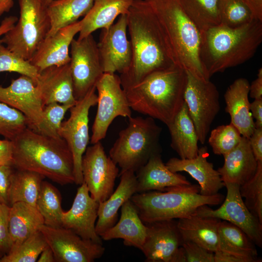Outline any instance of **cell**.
I'll return each mask as SVG.
<instances>
[{
  "label": "cell",
  "mask_w": 262,
  "mask_h": 262,
  "mask_svg": "<svg viewBox=\"0 0 262 262\" xmlns=\"http://www.w3.org/2000/svg\"><path fill=\"white\" fill-rule=\"evenodd\" d=\"M96 92L94 86L84 97L77 100L69 109V117L62 122L59 131L60 136L66 141L72 155L74 183L77 185H80L83 182L82 162L90 139L89 111L97 103Z\"/></svg>",
  "instance_id": "10"
},
{
  "label": "cell",
  "mask_w": 262,
  "mask_h": 262,
  "mask_svg": "<svg viewBox=\"0 0 262 262\" xmlns=\"http://www.w3.org/2000/svg\"><path fill=\"white\" fill-rule=\"evenodd\" d=\"M35 83L44 107L51 103L74 105L77 102L69 63L38 72Z\"/></svg>",
  "instance_id": "22"
},
{
  "label": "cell",
  "mask_w": 262,
  "mask_h": 262,
  "mask_svg": "<svg viewBox=\"0 0 262 262\" xmlns=\"http://www.w3.org/2000/svg\"><path fill=\"white\" fill-rule=\"evenodd\" d=\"M135 173L138 193L164 191L170 187L191 184L185 176L169 170L163 162L161 154L152 156Z\"/></svg>",
  "instance_id": "26"
},
{
  "label": "cell",
  "mask_w": 262,
  "mask_h": 262,
  "mask_svg": "<svg viewBox=\"0 0 262 262\" xmlns=\"http://www.w3.org/2000/svg\"><path fill=\"white\" fill-rule=\"evenodd\" d=\"M12 142L4 139H0V165L12 164Z\"/></svg>",
  "instance_id": "48"
},
{
  "label": "cell",
  "mask_w": 262,
  "mask_h": 262,
  "mask_svg": "<svg viewBox=\"0 0 262 262\" xmlns=\"http://www.w3.org/2000/svg\"><path fill=\"white\" fill-rule=\"evenodd\" d=\"M134 0H94L88 13L80 20L78 38L86 37L99 29H107L115 19L126 15Z\"/></svg>",
  "instance_id": "29"
},
{
  "label": "cell",
  "mask_w": 262,
  "mask_h": 262,
  "mask_svg": "<svg viewBox=\"0 0 262 262\" xmlns=\"http://www.w3.org/2000/svg\"><path fill=\"white\" fill-rule=\"evenodd\" d=\"M12 142L14 168L36 172L62 185L74 183L72 155L63 138L28 127Z\"/></svg>",
  "instance_id": "2"
},
{
  "label": "cell",
  "mask_w": 262,
  "mask_h": 262,
  "mask_svg": "<svg viewBox=\"0 0 262 262\" xmlns=\"http://www.w3.org/2000/svg\"><path fill=\"white\" fill-rule=\"evenodd\" d=\"M37 262H54L55 258L53 252L48 245L41 253Z\"/></svg>",
  "instance_id": "54"
},
{
  "label": "cell",
  "mask_w": 262,
  "mask_h": 262,
  "mask_svg": "<svg viewBox=\"0 0 262 262\" xmlns=\"http://www.w3.org/2000/svg\"><path fill=\"white\" fill-rule=\"evenodd\" d=\"M45 177L34 172L14 170L8 192V204L23 202L36 207L42 182Z\"/></svg>",
  "instance_id": "34"
},
{
  "label": "cell",
  "mask_w": 262,
  "mask_h": 262,
  "mask_svg": "<svg viewBox=\"0 0 262 262\" xmlns=\"http://www.w3.org/2000/svg\"><path fill=\"white\" fill-rule=\"evenodd\" d=\"M81 28V21L78 20L47 36L40 44L30 61L31 63L38 72L48 67L69 64L70 45Z\"/></svg>",
  "instance_id": "20"
},
{
  "label": "cell",
  "mask_w": 262,
  "mask_h": 262,
  "mask_svg": "<svg viewBox=\"0 0 262 262\" xmlns=\"http://www.w3.org/2000/svg\"><path fill=\"white\" fill-rule=\"evenodd\" d=\"M223 157L224 164L217 171L224 184L240 186L251 179L257 171L258 162L248 138L242 136L239 144Z\"/></svg>",
  "instance_id": "24"
},
{
  "label": "cell",
  "mask_w": 262,
  "mask_h": 262,
  "mask_svg": "<svg viewBox=\"0 0 262 262\" xmlns=\"http://www.w3.org/2000/svg\"><path fill=\"white\" fill-rule=\"evenodd\" d=\"M218 250L243 259L245 262H260L255 244L241 229L221 220L218 226Z\"/></svg>",
  "instance_id": "32"
},
{
  "label": "cell",
  "mask_w": 262,
  "mask_h": 262,
  "mask_svg": "<svg viewBox=\"0 0 262 262\" xmlns=\"http://www.w3.org/2000/svg\"><path fill=\"white\" fill-rule=\"evenodd\" d=\"M94 0H56L47 6L50 21L47 35L54 34L60 29L78 21L84 16L93 6Z\"/></svg>",
  "instance_id": "33"
},
{
  "label": "cell",
  "mask_w": 262,
  "mask_h": 262,
  "mask_svg": "<svg viewBox=\"0 0 262 262\" xmlns=\"http://www.w3.org/2000/svg\"><path fill=\"white\" fill-rule=\"evenodd\" d=\"M157 20L174 64L196 76L210 80L199 58L200 33L178 0H146Z\"/></svg>",
  "instance_id": "5"
},
{
  "label": "cell",
  "mask_w": 262,
  "mask_h": 262,
  "mask_svg": "<svg viewBox=\"0 0 262 262\" xmlns=\"http://www.w3.org/2000/svg\"><path fill=\"white\" fill-rule=\"evenodd\" d=\"M82 170L91 196L98 203L108 199L114 191L119 171L106 155L100 141L87 147L82 156Z\"/></svg>",
  "instance_id": "12"
},
{
  "label": "cell",
  "mask_w": 262,
  "mask_h": 262,
  "mask_svg": "<svg viewBox=\"0 0 262 262\" xmlns=\"http://www.w3.org/2000/svg\"><path fill=\"white\" fill-rule=\"evenodd\" d=\"M249 94L251 98H262V68H259L257 78L249 85Z\"/></svg>",
  "instance_id": "50"
},
{
  "label": "cell",
  "mask_w": 262,
  "mask_h": 262,
  "mask_svg": "<svg viewBox=\"0 0 262 262\" xmlns=\"http://www.w3.org/2000/svg\"><path fill=\"white\" fill-rule=\"evenodd\" d=\"M248 80L241 78L235 80L224 94L225 111L230 117L231 123L241 135L249 138L255 130L254 119L250 111Z\"/></svg>",
  "instance_id": "23"
},
{
  "label": "cell",
  "mask_w": 262,
  "mask_h": 262,
  "mask_svg": "<svg viewBox=\"0 0 262 262\" xmlns=\"http://www.w3.org/2000/svg\"><path fill=\"white\" fill-rule=\"evenodd\" d=\"M250 111L253 118L256 120L255 128L262 129V98L255 99L250 103Z\"/></svg>",
  "instance_id": "49"
},
{
  "label": "cell",
  "mask_w": 262,
  "mask_h": 262,
  "mask_svg": "<svg viewBox=\"0 0 262 262\" xmlns=\"http://www.w3.org/2000/svg\"><path fill=\"white\" fill-rule=\"evenodd\" d=\"M226 196L221 206L215 210L204 205L193 214L202 217H214L236 226L248 236L257 246L262 247V224L246 206L239 192V185L227 183Z\"/></svg>",
  "instance_id": "15"
},
{
  "label": "cell",
  "mask_w": 262,
  "mask_h": 262,
  "mask_svg": "<svg viewBox=\"0 0 262 262\" xmlns=\"http://www.w3.org/2000/svg\"><path fill=\"white\" fill-rule=\"evenodd\" d=\"M98 204L91 196L83 182L77 189L70 209L63 212V227L72 230L83 239L103 244L95 228Z\"/></svg>",
  "instance_id": "19"
},
{
  "label": "cell",
  "mask_w": 262,
  "mask_h": 262,
  "mask_svg": "<svg viewBox=\"0 0 262 262\" xmlns=\"http://www.w3.org/2000/svg\"><path fill=\"white\" fill-rule=\"evenodd\" d=\"M18 20L16 16H10L5 17L0 24V37L10 31Z\"/></svg>",
  "instance_id": "53"
},
{
  "label": "cell",
  "mask_w": 262,
  "mask_h": 262,
  "mask_svg": "<svg viewBox=\"0 0 262 262\" xmlns=\"http://www.w3.org/2000/svg\"><path fill=\"white\" fill-rule=\"evenodd\" d=\"M214 262H245L241 258L219 250L214 252Z\"/></svg>",
  "instance_id": "52"
},
{
  "label": "cell",
  "mask_w": 262,
  "mask_h": 262,
  "mask_svg": "<svg viewBox=\"0 0 262 262\" xmlns=\"http://www.w3.org/2000/svg\"><path fill=\"white\" fill-rule=\"evenodd\" d=\"M13 0H0V16L8 12L14 6Z\"/></svg>",
  "instance_id": "55"
},
{
  "label": "cell",
  "mask_w": 262,
  "mask_h": 262,
  "mask_svg": "<svg viewBox=\"0 0 262 262\" xmlns=\"http://www.w3.org/2000/svg\"><path fill=\"white\" fill-rule=\"evenodd\" d=\"M200 33L220 24L219 0H178Z\"/></svg>",
  "instance_id": "35"
},
{
  "label": "cell",
  "mask_w": 262,
  "mask_h": 262,
  "mask_svg": "<svg viewBox=\"0 0 262 262\" xmlns=\"http://www.w3.org/2000/svg\"><path fill=\"white\" fill-rule=\"evenodd\" d=\"M48 246L39 229L19 245L12 247L0 259V262H35Z\"/></svg>",
  "instance_id": "37"
},
{
  "label": "cell",
  "mask_w": 262,
  "mask_h": 262,
  "mask_svg": "<svg viewBox=\"0 0 262 262\" xmlns=\"http://www.w3.org/2000/svg\"><path fill=\"white\" fill-rule=\"evenodd\" d=\"M220 220L216 218L194 214L179 219L177 226L182 242H192L215 252L218 249V226Z\"/></svg>",
  "instance_id": "28"
},
{
  "label": "cell",
  "mask_w": 262,
  "mask_h": 262,
  "mask_svg": "<svg viewBox=\"0 0 262 262\" xmlns=\"http://www.w3.org/2000/svg\"><path fill=\"white\" fill-rule=\"evenodd\" d=\"M10 206L0 202V254L3 256L10 248L9 217Z\"/></svg>",
  "instance_id": "45"
},
{
  "label": "cell",
  "mask_w": 262,
  "mask_h": 262,
  "mask_svg": "<svg viewBox=\"0 0 262 262\" xmlns=\"http://www.w3.org/2000/svg\"><path fill=\"white\" fill-rule=\"evenodd\" d=\"M199 192V185L191 184L170 187L164 191L137 193L130 200L143 222L147 224L187 217L200 206L218 205L225 198L219 193L207 196L201 195Z\"/></svg>",
  "instance_id": "6"
},
{
  "label": "cell",
  "mask_w": 262,
  "mask_h": 262,
  "mask_svg": "<svg viewBox=\"0 0 262 262\" xmlns=\"http://www.w3.org/2000/svg\"><path fill=\"white\" fill-rule=\"evenodd\" d=\"M120 210L119 220L100 237L104 241L122 239L125 246L141 250L147 235L146 225L142 221L130 199L123 204Z\"/></svg>",
  "instance_id": "27"
},
{
  "label": "cell",
  "mask_w": 262,
  "mask_h": 262,
  "mask_svg": "<svg viewBox=\"0 0 262 262\" xmlns=\"http://www.w3.org/2000/svg\"><path fill=\"white\" fill-rule=\"evenodd\" d=\"M126 15L107 29H101L97 43L103 73H125L129 68L132 58L131 45L127 35Z\"/></svg>",
  "instance_id": "16"
},
{
  "label": "cell",
  "mask_w": 262,
  "mask_h": 262,
  "mask_svg": "<svg viewBox=\"0 0 262 262\" xmlns=\"http://www.w3.org/2000/svg\"><path fill=\"white\" fill-rule=\"evenodd\" d=\"M242 136L231 123L216 127L210 133L208 143L215 155L223 156L234 148Z\"/></svg>",
  "instance_id": "40"
},
{
  "label": "cell",
  "mask_w": 262,
  "mask_h": 262,
  "mask_svg": "<svg viewBox=\"0 0 262 262\" xmlns=\"http://www.w3.org/2000/svg\"><path fill=\"white\" fill-rule=\"evenodd\" d=\"M147 235L141 249L147 262H176L182 240L174 219L145 224Z\"/></svg>",
  "instance_id": "18"
},
{
  "label": "cell",
  "mask_w": 262,
  "mask_h": 262,
  "mask_svg": "<svg viewBox=\"0 0 262 262\" xmlns=\"http://www.w3.org/2000/svg\"><path fill=\"white\" fill-rule=\"evenodd\" d=\"M95 87L98 108L92 128L90 139L92 144L105 137L110 125L116 117L131 116V109L119 76L115 73H104Z\"/></svg>",
  "instance_id": "9"
},
{
  "label": "cell",
  "mask_w": 262,
  "mask_h": 262,
  "mask_svg": "<svg viewBox=\"0 0 262 262\" xmlns=\"http://www.w3.org/2000/svg\"><path fill=\"white\" fill-rule=\"evenodd\" d=\"M43 4L46 6H47L48 5H49L50 3H51L52 1H55L56 0H42Z\"/></svg>",
  "instance_id": "56"
},
{
  "label": "cell",
  "mask_w": 262,
  "mask_h": 262,
  "mask_svg": "<svg viewBox=\"0 0 262 262\" xmlns=\"http://www.w3.org/2000/svg\"><path fill=\"white\" fill-rule=\"evenodd\" d=\"M184 101L195 126L199 142L205 143L211 125L219 112V94L215 84L186 71Z\"/></svg>",
  "instance_id": "11"
},
{
  "label": "cell",
  "mask_w": 262,
  "mask_h": 262,
  "mask_svg": "<svg viewBox=\"0 0 262 262\" xmlns=\"http://www.w3.org/2000/svg\"><path fill=\"white\" fill-rule=\"evenodd\" d=\"M73 106L59 103H51L45 106L43 120L35 131L49 137L61 138L59 131L62 122L66 112Z\"/></svg>",
  "instance_id": "42"
},
{
  "label": "cell",
  "mask_w": 262,
  "mask_h": 262,
  "mask_svg": "<svg viewBox=\"0 0 262 262\" xmlns=\"http://www.w3.org/2000/svg\"><path fill=\"white\" fill-rule=\"evenodd\" d=\"M39 229L52 249L56 262H93L105 252L103 244L83 239L70 229L43 224Z\"/></svg>",
  "instance_id": "14"
},
{
  "label": "cell",
  "mask_w": 262,
  "mask_h": 262,
  "mask_svg": "<svg viewBox=\"0 0 262 262\" xmlns=\"http://www.w3.org/2000/svg\"><path fill=\"white\" fill-rule=\"evenodd\" d=\"M199 58L210 77L252 58L262 42V21L236 28L220 24L200 33Z\"/></svg>",
  "instance_id": "3"
},
{
  "label": "cell",
  "mask_w": 262,
  "mask_h": 262,
  "mask_svg": "<svg viewBox=\"0 0 262 262\" xmlns=\"http://www.w3.org/2000/svg\"><path fill=\"white\" fill-rule=\"evenodd\" d=\"M167 127L170 135L171 147L180 158L195 157L198 153L199 140L185 101L180 112Z\"/></svg>",
  "instance_id": "30"
},
{
  "label": "cell",
  "mask_w": 262,
  "mask_h": 262,
  "mask_svg": "<svg viewBox=\"0 0 262 262\" xmlns=\"http://www.w3.org/2000/svg\"><path fill=\"white\" fill-rule=\"evenodd\" d=\"M254 19L262 21V0H243Z\"/></svg>",
  "instance_id": "51"
},
{
  "label": "cell",
  "mask_w": 262,
  "mask_h": 262,
  "mask_svg": "<svg viewBox=\"0 0 262 262\" xmlns=\"http://www.w3.org/2000/svg\"><path fill=\"white\" fill-rule=\"evenodd\" d=\"M43 224L44 219L36 207L23 202L12 205L9 217L10 248L19 245Z\"/></svg>",
  "instance_id": "31"
},
{
  "label": "cell",
  "mask_w": 262,
  "mask_h": 262,
  "mask_svg": "<svg viewBox=\"0 0 262 262\" xmlns=\"http://www.w3.org/2000/svg\"><path fill=\"white\" fill-rule=\"evenodd\" d=\"M3 72L18 73L34 82L38 74V69L29 61L16 55L0 43V73Z\"/></svg>",
  "instance_id": "43"
},
{
  "label": "cell",
  "mask_w": 262,
  "mask_h": 262,
  "mask_svg": "<svg viewBox=\"0 0 262 262\" xmlns=\"http://www.w3.org/2000/svg\"><path fill=\"white\" fill-rule=\"evenodd\" d=\"M28 127V120L22 113L0 102V135L12 141Z\"/></svg>",
  "instance_id": "41"
},
{
  "label": "cell",
  "mask_w": 262,
  "mask_h": 262,
  "mask_svg": "<svg viewBox=\"0 0 262 262\" xmlns=\"http://www.w3.org/2000/svg\"><path fill=\"white\" fill-rule=\"evenodd\" d=\"M62 197L59 190L51 183L43 180L36 207L42 215L44 225L52 228L63 227Z\"/></svg>",
  "instance_id": "36"
},
{
  "label": "cell",
  "mask_w": 262,
  "mask_h": 262,
  "mask_svg": "<svg viewBox=\"0 0 262 262\" xmlns=\"http://www.w3.org/2000/svg\"><path fill=\"white\" fill-rule=\"evenodd\" d=\"M248 140L256 160L262 162V129L256 128Z\"/></svg>",
  "instance_id": "47"
},
{
  "label": "cell",
  "mask_w": 262,
  "mask_h": 262,
  "mask_svg": "<svg viewBox=\"0 0 262 262\" xmlns=\"http://www.w3.org/2000/svg\"><path fill=\"white\" fill-rule=\"evenodd\" d=\"M69 63L76 99L84 97L104 73L97 43L92 34L74 38L71 43Z\"/></svg>",
  "instance_id": "13"
},
{
  "label": "cell",
  "mask_w": 262,
  "mask_h": 262,
  "mask_svg": "<svg viewBox=\"0 0 262 262\" xmlns=\"http://www.w3.org/2000/svg\"><path fill=\"white\" fill-rule=\"evenodd\" d=\"M186 262H214V253L192 242H183L181 244Z\"/></svg>",
  "instance_id": "44"
},
{
  "label": "cell",
  "mask_w": 262,
  "mask_h": 262,
  "mask_svg": "<svg viewBox=\"0 0 262 262\" xmlns=\"http://www.w3.org/2000/svg\"><path fill=\"white\" fill-rule=\"evenodd\" d=\"M128 119L127 126L119 132L109 152V157L120 168L119 173L135 172L162 151L160 143L162 129L154 119L131 116Z\"/></svg>",
  "instance_id": "7"
},
{
  "label": "cell",
  "mask_w": 262,
  "mask_h": 262,
  "mask_svg": "<svg viewBox=\"0 0 262 262\" xmlns=\"http://www.w3.org/2000/svg\"><path fill=\"white\" fill-rule=\"evenodd\" d=\"M19 17L14 26L0 38L10 51L30 61L47 36L50 21L42 0H18Z\"/></svg>",
  "instance_id": "8"
},
{
  "label": "cell",
  "mask_w": 262,
  "mask_h": 262,
  "mask_svg": "<svg viewBox=\"0 0 262 262\" xmlns=\"http://www.w3.org/2000/svg\"><path fill=\"white\" fill-rule=\"evenodd\" d=\"M1 257H2V255L1 254H0V259Z\"/></svg>",
  "instance_id": "57"
},
{
  "label": "cell",
  "mask_w": 262,
  "mask_h": 262,
  "mask_svg": "<svg viewBox=\"0 0 262 262\" xmlns=\"http://www.w3.org/2000/svg\"><path fill=\"white\" fill-rule=\"evenodd\" d=\"M258 162L255 174L239 186V192L248 210L262 224V162Z\"/></svg>",
  "instance_id": "38"
},
{
  "label": "cell",
  "mask_w": 262,
  "mask_h": 262,
  "mask_svg": "<svg viewBox=\"0 0 262 262\" xmlns=\"http://www.w3.org/2000/svg\"><path fill=\"white\" fill-rule=\"evenodd\" d=\"M13 171L12 164L0 165V202L8 205V192Z\"/></svg>",
  "instance_id": "46"
},
{
  "label": "cell",
  "mask_w": 262,
  "mask_h": 262,
  "mask_svg": "<svg viewBox=\"0 0 262 262\" xmlns=\"http://www.w3.org/2000/svg\"><path fill=\"white\" fill-rule=\"evenodd\" d=\"M120 182L115 190L106 200L99 202L96 233L100 237L118 221V211L123 204L137 193V180L134 172L119 174Z\"/></svg>",
  "instance_id": "25"
},
{
  "label": "cell",
  "mask_w": 262,
  "mask_h": 262,
  "mask_svg": "<svg viewBox=\"0 0 262 262\" xmlns=\"http://www.w3.org/2000/svg\"><path fill=\"white\" fill-rule=\"evenodd\" d=\"M187 79L186 71L175 65L124 90L131 109L167 126L183 105Z\"/></svg>",
  "instance_id": "4"
},
{
  "label": "cell",
  "mask_w": 262,
  "mask_h": 262,
  "mask_svg": "<svg viewBox=\"0 0 262 262\" xmlns=\"http://www.w3.org/2000/svg\"><path fill=\"white\" fill-rule=\"evenodd\" d=\"M220 24L236 28L255 19L243 0H219Z\"/></svg>",
  "instance_id": "39"
},
{
  "label": "cell",
  "mask_w": 262,
  "mask_h": 262,
  "mask_svg": "<svg viewBox=\"0 0 262 262\" xmlns=\"http://www.w3.org/2000/svg\"><path fill=\"white\" fill-rule=\"evenodd\" d=\"M0 102L22 113L28 121V128L36 130L43 120V105L34 80L21 75L12 80L7 87L0 85Z\"/></svg>",
  "instance_id": "17"
},
{
  "label": "cell",
  "mask_w": 262,
  "mask_h": 262,
  "mask_svg": "<svg viewBox=\"0 0 262 262\" xmlns=\"http://www.w3.org/2000/svg\"><path fill=\"white\" fill-rule=\"evenodd\" d=\"M208 147L198 149L197 155L192 159H182L176 157L169 159L165 164L173 172H185L198 183L199 193L203 196H213L218 193L224 186L219 173L209 162Z\"/></svg>",
  "instance_id": "21"
},
{
  "label": "cell",
  "mask_w": 262,
  "mask_h": 262,
  "mask_svg": "<svg viewBox=\"0 0 262 262\" xmlns=\"http://www.w3.org/2000/svg\"><path fill=\"white\" fill-rule=\"evenodd\" d=\"M126 16L132 58L127 71L119 76L123 89L153 72L175 65L147 1L134 0Z\"/></svg>",
  "instance_id": "1"
}]
</instances>
